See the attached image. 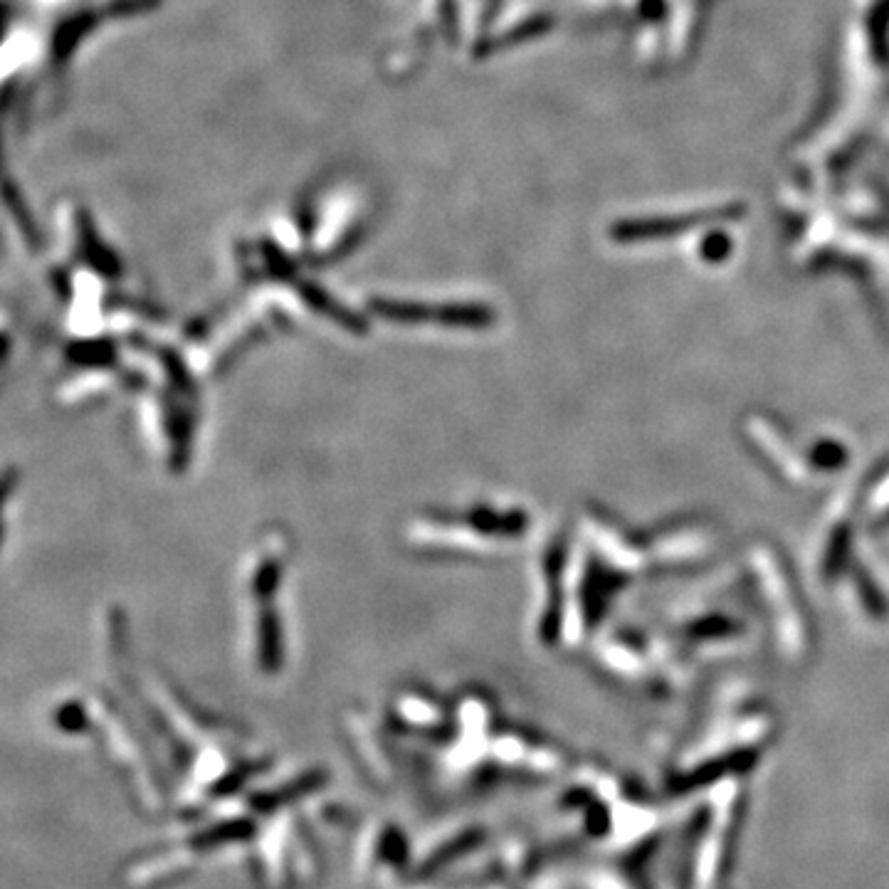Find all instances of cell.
<instances>
[{
    "label": "cell",
    "instance_id": "6da1fadb",
    "mask_svg": "<svg viewBox=\"0 0 889 889\" xmlns=\"http://www.w3.org/2000/svg\"><path fill=\"white\" fill-rule=\"evenodd\" d=\"M13 485H15V475H13V472H5V475H0V509H3L5 499H8V494H10V489H13Z\"/></svg>",
    "mask_w": 889,
    "mask_h": 889
}]
</instances>
